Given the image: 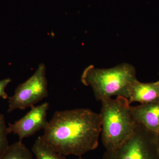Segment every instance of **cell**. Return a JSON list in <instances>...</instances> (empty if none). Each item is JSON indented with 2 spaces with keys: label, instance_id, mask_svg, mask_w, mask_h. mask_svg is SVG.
Here are the masks:
<instances>
[{
  "label": "cell",
  "instance_id": "obj_1",
  "mask_svg": "<svg viewBox=\"0 0 159 159\" xmlns=\"http://www.w3.org/2000/svg\"><path fill=\"white\" fill-rule=\"evenodd\" d=\"M44 130L43 140L55 151L81 157L98 147L100 114L86 108L57 111Z\"/></svg>",
  "mask_w": 159,
  "mask_h": 159
},
{
  "label": "cell",
  "instance_id": "obj_2",
  "mask_svg": "<svg viewBox=\"0 0 159 159\" xmlns=\"http://www.w3.org/2000/svg\"><path fill=\"white\" fill-rule=\"evenodd\" d=\"M101 102L102 143L106 151L114 150L130 139L138 122L132 114L130 103L125 97L107 98Z\"/></svg>",
  "mask_w": 159,
  "mask_h": 159
},
{
  "label": "cell",
  "instance_id": "obj_3",
  "mask_svg": "<svg viewBox=\"0 0 159 159\" xmlns=\"http://www.w3.org/2000/svg\"><path fill=\"white\" fill-rule=\"evenodd\" d=\"M136 79L135 69L128 63L109 69L90 66L81 77L82 83L90 86L96 99L100 101L114 96L125 97L129 86Z\"/></svg>",
  "mask_w": 159,
  "mask_h": 159
},
{
  "label": "cell",
  "instance_id": "obj_4",
  "mask_svg": "<svg viewBox=\"0 0 159 159\" xmlns=\"http://www.w3.org/2000/svg\"><path fill=\"white\" fill-rule=\"evenodd\" d=\"M102 159H159L158 134L138 123L130 139L116 149L106 151Z\"/></svg>",
  "mask_w": 159,
  "mask_h": 159
},
{
  "label": "cell",
  "instance_id": "obj_5",
  "mask_svg": "<svg viewBox=\"0 0 159 159\" xmlns=\"http://www.w3.org/2000/svg\"><path fill=\"white\" fill-rule=\"evenodd\" d=\"M48 84L46 66L44 63L40 64L35 73L18 86L14 94L8 98V113L32 107L48 97Z\"/></svg>",
  "mask_w": 159,
  "mask_h": 159
},
{
  "label": "cell",
  "instance_id": "obj_6",
  "mask_svg": "<svg viewBox=\"0 0 159 159\" xmlns=\"http://www.w3.org/2000/svg\"><path fill=\"white\" fill-rule=\"evenodd\" d=\"M49 108V103L48 102L32 107L22 118L13 123H9L7 127L8 133L16 134L19 141H22L23 139L31 136L41 129H44L48 123L47 114Z\"/></svg>",
  "mask_w": 159,
  "mask_h": 159
},
{
  "label": "cell",
  "instance_id": "obj_7",
  "mask_svg": "<svg viewBox=\"0 0 159 159\" xmlns=\"http://www.w3.org/2000/svg\"><path fill=\"white\" fill-rule=\"evenodd\" d=\"M131 111L138 123L152 132L159 133V99L137 106H131Z\"/></svg>",
  "mask_w": 159,
  "mask_h": 159
},
{
  "label": "cell",
  "instance_id": "obj_8",
  "mask_svg": "<svg viewBox=\"0 0 159 159\" xmlns=\"http://www.w3.org/2000/svg\"><path fill=\"white\" fill-rule=\"evenodd\" d=\"M125 98L130 103L137 102L145 104L156 100L159 99V84L157 81L144 83L136 79L129 86Z\"/></svg>",
  "mask_w": 159,
  "mask_h": 159
},
{
  "label": "cell",
  "instance_id": "obj_9",
  "mask_svg": "<svg viewBox=\"0 0 159 159\" xmlns=\"http://www.w3.org/2000/svg\"><path fill=\"white\" fill-rule=\"evenodd\" d=\"M31 150L36 159H66V156L58 153L47 145L42 136L38 137Z\"/></svg>",
  "mask_w": 159,
  "mask_h": 159
},
{
  "label": "cell",
  "instance_id": "obj_10",
  "mask_svg": "<svg viewBox=\"0 0 159 159\" xmlns=\"http://www.w3.org/2000/svg\"><path fill=\"white\" fill-rule=\"evenodd\" d=\"M0 159H33L32 152L22 141H19L9 145Z\"/></svg>",
  "mask_w": 159,
  "mask_h": 159
},
{
  "label": "cell",
  "instance_id": "obj_11",
  "mask_svg": "<svg viewBox=\"0 0 159 159\" xmlns=\"http://www.w3.org/2000/svg\"><path fill=\"white\" fill-rule=\"evenodd\" d=\"M9 134L5 116L2 114L0 113V158L9 147L8 140Z\"/></svg>",
  "mask_w": 159,
  "mask_h": 159
},
{
  "label": "cell",
  "instance_id": "obj_12",
  "mask_svg": "<svg viewBox=\"0 0 159 159\" xmlns=\"http://www.w3.org/2000/svg\"><path fill=\"white\" fill-rule=\"evenodd\" d=\"M11 81V79L9 78H6L0 80V98H3L4 99H8L9 96L6 93L5 89Z\"/></svg>",
  "mask_w": 159,
  "mask_h": 159
},
{
  "label": "cell",
  "instance_id": "obj_13",
  "mask_svg": "<svg viewBox=\"0 0 159 159\" xmlns=\"http://www.w3.org/2000/svg\"><path fill=\"white\" fill-rule=\"evenodd\" d=\"M158 147L159 149V133L158 134Z\"/></svg>",
  "mask_w": 159,
  "mask_h": 159
},
{
  "label": "cell",
  "instance_id": "obj_14",
  "mask_svg": "<svg viewBox=\"0 0 159 159\" xmlns=\"http://www.w3.org/2000/svg\"><path fill=\"white\" fill-rule=\"evenodd\" d=\"M87 159L85 158H84L81 157H80L79 158H78V159Z\"/></svg>",
  "mask_w": 159,
  "mask_h": 159
},
{
  "label": "cell",
  "instance_id": "obj_15",
  "mask_svg": "<svg viewBox=\"0 0 159 159\" xmlns=\"http://www.w3.org/2000/svg\"><path fill=\"white\" fill-rule=\"evenodd\" d=\"M157 82L159 84V80H158V81H157Z\"/></svg>",
  "mask_w": 159,
  "mask_h": 159
}]
</instances>
